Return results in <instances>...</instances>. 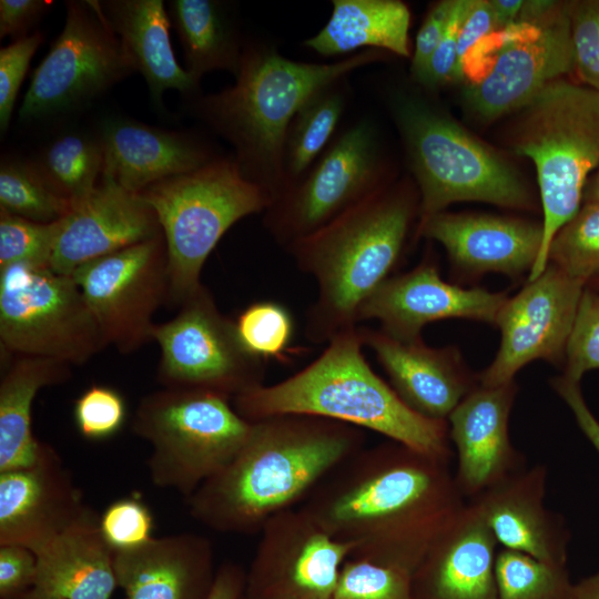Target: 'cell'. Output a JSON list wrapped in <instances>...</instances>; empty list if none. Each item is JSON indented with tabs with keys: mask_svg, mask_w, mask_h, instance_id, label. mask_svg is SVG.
<instances>
[{
	"mask_svg": "<svg viewBox=\"0 0 599 599\" xmlns=\"http://www.w3.org/2000/svg\"><path fill=\"white\" fill-rule=\"evenodd\" d=\"M450 459L390 439L364 446L300 507L349 549V558L412 575L466 505Z\"/></svg>",
	"mask_w": 599,
	"mask_h": 599,
	"instance_id": "1",
	"label": "cell"
},
{
	"mask_svg": "<svg viewBox=\"0 0 599 599\" xmlns=\"http://www.w3.org/2000/svg\"><path fill=\"white\" fill-rule=\"evenodd\" d=\"M364 446L362 428L326 418L287 414L254 422L233 459L185 499L189 514L216 532L260 534Z\"/></svg>",
	"mask_w": 599,
	"mask_h": 599,
	"instance_id": "2",
	"label": "cell"
},
{
	"mask_svg": "<svg viewBox=\"0 0 599 599\" xmlns=\"http://www.w3.org/2000/svg\"><path fill=\"white\" fill-rule=\"evenodd\" d=\"M416 217L418 191L386 184L286 248L296 266L317 283L305 321L311 342L327 344L357 327L362 304L390 277Z\"/></svg>",
	"mask_w": 599,
	"mask_h": 599,
	"instance_id": "3",
	"label": "cell"
},
{
	"mask_svg": "<svg viewBox=\"0 0 599 599\" xmlns=\"http://www.w3.org/2000/svg\"><path fill=\"white\" fill-rule=\"evenodd\" d=\"M382 59V50H364L329 63L288 59L274 48H243L235 83L199 99L200 118L235 150L246 179L271 202L283 189V152L288 126L317 91Z\"/></svg>",
	"mask_w": 599,
	"mask_h": 599,
	"instance_id": "4",
	"label": "cell"
},
{
	"mask_svg": "<svg viewBox=\"0 0 599 599\" xmlns=\"http://www.w3.org/2000/svg\"><path fill=\"white\" fill-rule=\"evenodd\" d=\"M358 326L332 338L305 368L273 385H258L232 398L235 410L254 423L276 415H308L384 435L419 451L451 457L447 420L407 406L368 365Z\"/></svg>",
	"mask_w": 599,
	"mask_h": 599,
	"instance_id": "5",
	"label": "cell"
},
{
	"mask_svg": "<svg viewBox=\"0 0 599 599\" xmlns=\"http://www.w3.org/2000/svg\"><path fill=\"white\" fill-rule=\"evenodd\" d=\"M521 110L514 149L535 164L544 214L534 281L548 265L552 238L580 210L587 176L599 165V92L558 79Z\"/></svg>",
	"mask_w": 599,
	"mask_h": 599,
	"instance_id": "6",
	"label": "cell"
},
{
	"mask_svg": "<svg viewBox=\"0 0 599 599\" xmlns=\"http://www.w3.org/2000/svg\"><path fill=\"white\" fill-rule=\"evenodd\" d=\"M140 194L155 212L166 246V304L179 307L203 285L202 268L226 231L271 204L270 195L244 176L234 158H214Z\"/></svg>",
	"mask_w": 599,
	"mask_h": 599,
	"instance_id": "7",
	"label": "cell"
},
{
	"mask_svg": "<svg viewBox=\"0 0 599 599\" xmlns=\"http://www.w3.org/2000/svg\"><path fill=\"white\" fill-rule=\"evenodd\" d=\"M393 112L418 187L417 225L455 202L530 206L514 170L441 111L405 94L395 98Z\"/></svg>",
	"mask_w": 599,
	"mask_h": 599,
	"instance_id": "8",
	"label": "cell"
},
{
	"mask_svg": "<svg viewBox=\"0 0 599 599\" xmlns=\"http://www.w3.org/2000/svg\"><path fill=\"white\" fill-rule=\"evenodd\" d=\"M251 429L231 397L204 389L163 387L141 398L132 419L151 447L152 484L185 499L233 459Z\"/></svg>",
	"mask_w": 599,
	"mask_h": 599,
	"instance_id": "9",
	"label": "cell"
},
{
	"mask_svg": "<svg viewBox=\"0 0 599 599\" xmlns=\"http://www.w3.org/2000/svg\"><path fill=\"white\" fill-rule=\"evenodd\" d=\"M0 346L6 354L82 365L108 343L72 275L16 263L0 268Z\"/></svg>",
	"mask_w": 599,
	"mask_h": 599,
	"instance_id": "10",
	"label": "cell"
},
{
	"mask_svg": "<svg viewBox=\"0 0 599 599\" xmlns=\"http://www.w3.org/2000/svg\"><path fill=\"white\" fill-rule=\"evenodd\" d=\"M386 185L376 129L359 120L344 130L305 175L264 211L263 224L285 250Z\"/></svg>",
	"mask_w": 599,
	"mask_h": 599,
	"instance_id": "11",
	"label": "cell"
},
{
	"mask_svg": "<svg viewBox=\"0 0 599 599\" xmlns=\"http://www.w3.org/2000/svg\"><path fill=\"white\" fill-rule=\"evenodd\" d=\"M65 8L64 27L24 94L23 121L71 112L135 71L100 1H68Z\"/></svg>",
	"mask_w": 599,
	"mask_h": 599,
	"instance_id": "12",
	"label": "cell"
},
{
	"mask_svg": "<svg viewBox=\"0 0 599 599\" xmlns=\"http://www.w3.org/2000/svg\"><path fill=\"white\" fill-rule=\"evenodd\" d=\"M158 382L165 388L204 389L231 398L263 384L265 362L241 345L234 319L224 315L204 285L177 314L155 324Z\"/></svg>",
	"mask_w": 599,
	"mask_h": 599,
	"instance_id": "13",
	"label": "cell"
},
{
	"mask_svg": "<svg viewBox=\"0 0 599 599\" xmlns=\"http://www.w3.org/2000/svg\"><path fill=\"white\" fill-rule=\"evenodd\" d=\"M72 276L108 345L130 354L153 341L152 317L169 293L163 234L91 261Z\"/></svg>",
	"mask_w": 599,
	"mask_h": 599,
	"instance_id": "14",
	"label": "cell"
},
{
	"mask_svg": "<svg viewBox=\"0 0 599 599\" xmlns=\"http://www.w3.org/2000/svg\"><path fill=\"white\" fill-rule=\"evenodd\" d=\"M244 599H332L349 549L301 507L281 511L260 531Z\"/></svg>",
	"mask_w": 599,
	"mask_h": 599,
	"instance_id": "15",
	"label": "cell"
},
{
	"mask_svg": "<svg viewBox=\"0 0 599 599\" xmlns=\"http://www.w3.org/2000/svg\"><path fill=\"white\" fill-rule=\"evenodd\" d=\"M585 286L548 264L540 276L507 298L495 321L501 333L500 347L478 376L479 385L509 384L521 367L536 359L562 365Z\"/></svg>",
	"mask_w": 599,
	"mask_h": 599,
	"instance_id": "16",
	"label": "cell"
},
{
	"mask_svg": "<svg viewBox=\"0 0 599 599\" xmlns=\"http://www.w3.org/2000/svg\"><path fill=\"white\" fill-rule=\"evenodd\" d=\"M502 31L506 44L491 71L465 92L470 110L484 120L521 110L573 69L568 2L536 26L516 22Z\"/></svg>",
	"mask_w": 599,
	"mask_h": 599,
	"instance_id": "17",
	"label": "cell"
},
{
	"mask_svg": "<svg viewBox=\"0 0 599 599\" xmlns=\"http://www.w3.org/2000/svg\"><path fill=\"white\" fill-rule=\"evenodd\" d=\"M92 510L59 453L45 443L32 464L0 471V545L35 552Z\"/></svg>",
	"mask_w": 599,
	"mask_h": 599,
	"instance_id": "18",
	"label": "cell"
},
{
	"mask_svg": "<svg viewBox=\"0 0 599 599\" xmlns=\"http://www.w3.org/2000/svg\"><path fill=\"white\" fill-rule=\"evenodd\" d=\"M505 293L464 288L444 281L437 265L425 260L412 271L387 278L361 306L357 321L376 319L399 341L422 338L430 322L469 318L495 324Z\"/></svg>",
	"mask_w": 599,
	"mask_h": 599,
	"instance_id": "19",
	"label": "cell"
},
{
	"mask_svg": "<svg viewBox=\"0 0 599 599\" xmlns=\"http://www.w3.org/2000/svg\"><path fill=\"white\" fill-rule=\"evenodd\" d=\"M161 234L156 214L141 194L101 175L92 193L62 219L49 265L72 275L91 261Z\"/></svg>",
	"mask_w": 599,
	"mask_h": 599,
	"instance_id": "20",
	"label": "cell"
},
{
	"mask_svg": "<svg viewBox=\"0 0 599 599\" xmlns=\"http://www.w3.org/2000/svg\"><path fill=\"white\" fill-rule=\"evenodd\" d=\"M517 385H477L447 418L448 435L457 450L455 479L469 499L526 467L512 446L508 420Z\"/></svg>",
	"mask_w": 599,
	"mask_h": 599,
	"instance_id": "21",
	"label": "cell"
},
{
	"mask_svg": "<svg viewBox=\"0 0 599 599\" xmlns=\"http://www.w3.org/2000/svg\"><path fill=\"white\" fill-rule=\"evenodd\" d=\"M497 545L479 510L466 504L412 572L414 599H498Z\"/></svg>",
	"mask_w": 599,
	"mask_h": 599,
	"instance_id": "22",
	"label": "cell"
},
{
	"mask_svg": "<svg viewBox=\"0 0 599 599\" xmlns=\"http://www.w3.org/2000/svg\"><path fill=\"white\" fill-rule=\"evenodd\" d=\"M390 379L393 389L418 414L447 420L456 406L479 384L454 347L433 348L422 338L399 341L382 329L358 327Z\"/></svg>",
	"mask_w": 599,
	"mask_h": 599,
	"instance_id": "23",
	"label": "cell"
},
{
	"mask_svg": "<svg viewBox=\"0 0 599 599\" xmlns=\"http://www.w3.org/2000/svg\"><path fill=\"white\" fill-rule=\"evenodd\" d=\"M547 468L536 464L512 474L469 500L502 548L567 567L569 531L545 506Z\"/></svg>",
	"mask_w": 599,
	"mask_h": 599,
	"instance_id": "24",
	"label": "cell"
},
{
	"mask_svg": "<svg viewBox=\"0 0 599 599\" xmlns=\"http://www.w3.org/2000/svg\"><path fill=\"white\" fill-rule=\"evenodd\" d=\"M416 235L443 244L450 261L463 272H498L510 277L531 271L542 243L541 224L447 212L419 223Z\"/></svg>",
	"mask_w": 599,
	"mask_h": 599,
	"instance_id": "25",
	"label": "cell"
},
{
	"mask_svg": "<svg viewBox=\"0 0 599 599\" xmlns=\"http://www.w3.org/2000/svg\"><path fill=\"white\" fill-rule=\"evenodd\" d=\"M114 570L125 599H207L217 568L209 538L180 532L114 552Z\"/></svg>",
	"mask_w": 599,
	"mask_h": 599,
	"instance_id": "26",
	"label": "cell"
},
{
	"mask_svg": "<svg viewBox=\"0 0 599 599\" xmlns=\"http://www.w3.org/2000/svg\"><path fill=\"white\" fill-rule=\"evenodd\" d=\"M102 175L140 194L163 180L202 167L214 158L193 139L129 119H110L101 128Z\"/></svg>",
	"mask_w": 599,
	"mask_h": 599,
	"instance_id": "27",
	"label": "cell"
},
{
	"mask_svg": "<svg viewBox=\"0 0 599 599\" xmlns=\"http://www.w3.org/2000/svg\"><path fill=\"white\" fill-rule=\"evenodd\" d=\"M99 517L92 510L34 552L35 586L64 599H111L118 587L114 552L102 537Z\"/></svg>",
	"mask_w": 599,
	"mask_h": 599,
	"instance_id": "28",
	"label": "cell"
},
{
	"mask_svg": "<svg viewBox=\"0 0 599 599\" xmlns=\"http://www.w3.org/2000/svg\"><path fill=\"white\" fill-rule=\"evenodd\" d=\"M134 70L139 71L156 103L165 90L193 93L199 83L176 61L169 29L170 18L161 0L100 1Z\"/></svg>",
	"mask_w": 599,
	"mask_h": 599,
	"instance_id": "29",
	"label": "cell"
},
{
	"mask_svg": "<svg viewBox=\"0 0 599 599\" xmlns=\"http://www.w3.org/2000/svg\"><path fill=\"white\" fill-rule=\"evenodd\" d=\"M326 24L304 45L323 57L384 50L409 58L410 11L398 0H333Z\"/></svg>",
	"mask_w": 599,
	"mask_h": 599,
	"instance_id": "30",
	"label": "cell"
},
{
	"mask_svg": "<svg viewBox=\"0 0 599 599\" xmlns=\"http://www.w3.org/2000/svg\"><path fill=\"white\" fill-rule=\"evenodd\" d=\"M71 365L43 357L17 356L0 380V471L32 464L41 449L32 430V405L44 387L71 377Z\"/></svg>",
	"mask_w": 599,
	"mask_h": 599,
	"instance_id": "31",
	"label": "cell"
},
{
	"mask_svg": "<svg viewBox=\"0 0 599 599\" xmlns=\"http://www.w3.org/2000/svg\"><path fill=\"white\" fill-rule=\"evenodd\" d=\"M167 14L184 52L185 70L199 84L210 71L237 74L243 49L224 4L214 0H173Z\"/></svg>",
	"mask_w": 599,
	"mask_h": 599,
	"instance_id": "32",
	"label": "cell"
},
{
	"mask_svg": "<svg viewBox=\"0 0 599 599\" xmlns=\"http://www.w3.org/2000/svg\"><path fill=\"white\" fill-rule=\"evenodd\" d=\"M346 103L345 78L317 91L295 114L285 136L282 191L301 180L331 144Z\"/></svg>",
	"mask_w": 599,
	"mask_h": 599,
	"instance_id": "33",
	"label": "cell"
},
{
	"mask_svg": "<svg viewBox=\"0 0 599 599\" xmlns=\"http://www.w3.org/2000/svg\"><path fill=\"white\" fill-rule=\"evenodd\" d=\"M57 194L77 205L98 185L103 172L101 143L80 133L63 134L33 163Z\"/></svg>",
	"mask_w": 599,
	"mask_h": 599,
	"instance_id": "34",
	"label": "cell"
},
{
	"mask_svg": "<svg viewBox=\"0 0 599 599\" xmlns=\"http://www.w3.org/2000/svg\"><path fill=\"white\" fill-rule=\"evenodd\" d=\"M72 204L47 183L32 162L7 159L0 166V210L38 222L53 223L72 211Z\"/></svg>",
	"mask_w": 599,
	"mask_h": 599,
	"instance_id": "35",
	"label": "cell"
},
{
	"mask_svg": "<svg viewBox=\"0 0 599 599\" xmlns=\"http://www.w3.org/2000/svg\"><path fill=\"white\" fill-rule=\"evenodd\" d=\"M495 579L498 599H572L567 567L538 560L521 551H497Z\"/></svg>",
	"mask_w": 599,
	"mask_h": 599,
	"instance_id": "36",
	"label": "cell"
},
{
	"mask_svg": "<svg viewBox=\"0 0 599 599\" xmlns=\"http://www.w3.org/2000/svg\"><path fill=\"white\" fill-rule=\"evenodd\" d=\"M548 264L585 285L599 277V204L585 203L557 232Z\"/></svg>",
	"mask_w": 599,
	"mask_h": 599,
	"instance_id": "37",
	"label": "cell"
},
{
	"mask_svg": "<svg viewBox=\"0 0 599 599\" xmlns=\"http://www.w3.org/2000/svg\"><path fill=\"white\" fill-rule=\"evenodd\" d=\"M234 325L243 348L263 362L284 358L294 336L290 309L274 301L247 305L234 319Z\"/></svg>",
	"mask_w": 599,
	"mask_h": 599,
	"instance_id": "38",
	"label": "cell"
},
{
	"mask_svg": "<svg viewBox=\"0 0 599 599\" xmlns=\"http://www.w3.org/2000/svg\"><path fill=\"white\" fill-rule=\"evenodd\" d=\"M61 225L62 220L38 223L0 210V268L16 263L49 265Z\"/></svg>",
	"mask_w": 599,
	"mask_h": 599,
	"instance_id": "39",
	"label": "cell"
},
{
	"mask_svg": "<svg viewBox=\"0 0 599 599\" xmlns=\"http://www.w3.org/2000/svg\"><path fill=\"white\" fill-rule=\"evenodd\" d=\"M332 599H414L410 573L348 558Z\"/></svg>",
	"mask_w": 599,
	"mask_h": 599,
	"instance_id": "40",
	"label": "cell"
},
{
	"mask_svg": "<svg viewBox=\"0 0 599 599\" xmlns=\"http://www.w3.org/2000/svg\"><path fill=\"white\" fill-rule=\"evenodd\" d=\"M562 377L579 383L599 368V292L585 286L565 352Z\"/></svg>",
	"mask_w": 599,
	"mask_h": 599,
	"instance_id": "41",
	"label": "cell"
},
{
	"mask_svg": "<svg viewBox=\"0 0 599 599\" xmlns=\"http://www.w3.org/2000/svg\"><path fill=\"white\" fill-rule=\"evenodd\" d=\"M73 417L82 437L89 440L108 439L124 425L125 399L111 386L92 384L75 399Z\"/></svg>",
	"mask_w": 599,
	"mask_h": 599,
	"instance_id": "42",
	"label": "cell"
},
{
	"mask_svg": "<svg viewBox=\"0 0 599 599\" xmlns=\"http://www.w3.org/2000/svg\"><path fill=\"white\" fill-rule=\"evenodd\" d=\"M99 527L113 552L136 549L153 538L154 518L139 497L119 498L103 510Z\"/></svg>",
	"mask_w": 599,
	"mask_h": 599,
	"instance_id": "43",
	"label": "cell"
},
{
	"mask_svg": "<svg viewBox=\"0 0 599 599\" xmlns=\"http://www.w3.org/2000/svg\"><path fill=\"white\" fill-rule=\"evenodd\" d=\"M573 69L588 88L599 92V0L568 2Z\"/></svg>",
	"mask_w": 599,
	"mask_h": 599,
	"instance_id": "44",
	"label": "cell"
},
{
	"mask_svg": "<svg viewBox=\"0 0 599 599\" xmlns=\"http://www.w3.org/2000/svg\"><path fill=\"white\" fill-rule=\"evenodd\" d=\"M43 37L35 32L0 50V130L6 133L12 116L16 99L29 63Z\"/></svg>",
	"mask_w": 599,
	"mask_h": 599,
	"instance_id": "45",
	"label": "cell"
},
{
	"mask_svg": "<svg viewBox=\"0 0 599 599\" xmlns=\"http://www.w3.org/2000/svg\"><path fill=\"white\" fill-rule=\"evenodd\" d=\"M471 2L473 0H455L445 33L430 58L422 85L435 89L463 79L458 62L457 42L463 20Z\"/></svg>",
	"mask_w": 599,
	"mask_h": 599,
	"instance_id": "46",
	"label": "cell"
},
{
	"mask_svg": "<svg viewBox=\"0 0 599 599\" xmlns=\"http://www.w3.org/2000/svg\"><path fill=\"white\" fill-rule=\"evenodd\" d=\"M37 581V556L23 546L0 545V599H18Z\"/></svg>",
	"mask_w": 599,
	"mask_h": 599,
	"instance_id": "47",
	"label": "cell"
},
{
	"mask_svg": "<svg viewBox=\"0 0 599 599\" xmlns=\"http://www.w3.org/2000/svg\"><path fill=\"white\" fill-rule=\"evenodd\" d=\"M454 6L455 0H444L434 4L418 30L410 72L419 84L423 83L430 58L445 33Z\"/></svg>",
	"mask_w": 599,
	"mask_h": 599,
	"instance_id": "48",
	"label": "cell"
},
{
	"mask_svg": "<svg viewBox=\"0 0 599 599\" xmlns=\"http://www.w3.org/2000/svg\"><path fill=\"white\" fill-rule=\"evenodd\" d=\"M53 2L43 0H1L0 37H13L16 40L27 37Z\"/></svg>",
	"mask_w": 599,
	"mask_h": 599,
	"instance_id": "49",
	"label": "cell"
},
{
	"mask_svg": "<svg viewBox=\"0 0 599 599\" xmlns=\"http://www.w3.org/2000/svg\"><path fill=\"white\" fill-rule=\"evenodd\" d=\"M495 31H498V27L490 0H473L458 34L457 54L460 71L461 61L468 51L479 40Z\"/></svg>",
	"mask_w": 599,
	"mask_h": 599,
	"instance_id": "50",
	"label": "cell"
},
{
	"mask_svg": "<svg viewBox=\"0 0 599 599\" xmlns=\"http://www.w3.org/2000/svg\"><path fill=\"white\" fill-rule=\"evenodd\" d=\"M554 389L571 409L578 426L599 454V422L586 404L579 383L559 376L551 382Z\"/></svg>",
	"mask_w": 599,
	"mask_h": 599,
	"instance_id": "51",
	"label": "cell"
},
{
	"mask_svg": "<svg viewBox=\"0 0 599 599\" xmlns=\"http://www.w3.org/2000/svg\"><path fill=\"white\" fill-rule=\"evenodd\" d=\"M245 575L246 571L238 564L231 561L222 564L216 570L207 599H242Z\"/></svg>",
	"mask_w": 599,
	"mask_h": 599,
	"instance_id": "52",
	"label": "cell"
},
{
	"mask_svg": "<svg viewBox=\"0 0 599 599\" xmlns=\"http://www.w3.org/2000/svg\"><path fill=\"white\" fill-rule=\"evenodd\" d=\"M560 3L561 2L548 0L524 1L516 22L536 26L548 18L560 6Z\"/></svg>",
	"mask_w": 599,
	"mask_h": 599,
	"instance_id": "53",
	"label": "cell"
},
{
	"mask_svg": "<svg viewBox=\"0 0 599 599\" xmlns=\"http://www.w3.org/2000/svg\"><path fill=\"white\" fill-rule=\"evenodd\" d=\"M498 31L517 21L524 1L521 0H490Z\"/></svg>",
	"mask_w": 599,
	"mask_h": 599,
	"instance_id": "54",
	"label": "cell"
},
{
	"mask_svg": "<svg viewBox=\"0 0 599 599\" xmlns=\"http://www.w3.org/2000/svg\"><path fill=\"white\" fill-rule=\"evenodd\" d=\"M572 599H599V571L573 585Z\"/></svg>",
	"mask_w": 599,
	"mask_h": 599,
	"instance_id": "55",
	"label": "cell"
},
{
	"mask_svg": "<svg viewBox=\"0 0 599 599\" xmlns=\"http://www.w3.org/2000/svg\"><path fill=\"white\" fill-rule=\"evenodd\" d=\"M585 203L599 204V169L583 191Z\"/></svg>",
	"mask_w": 599,
	"mask_h": 599,
	"instance_id": "56",
	"label": "cell"
},
{
	"mask_svg": "<svg viewBox=\"0 0 599 599\" xmlns=\"http://www.w3.org/2000/svg\"><path fill=\"white\" fill-rule=\"evenodd\" d=\"M18 599H64V598L53 591H50L42 587L34 586L31 590H29L27 593H24L22 597Z\"/></svg>",
	"mask_w": 599,
	"mask_h": 599,
	"instance_id": "57",
	"label": "cell"
},
{
	"mask_svg": "<svg viewBox=\"0 0 599 599\" xmlns=\"http://www.w3.org/2000/svg\"><path fill=\"white\" fill-rule=\"evenodd\" d=\"M587 286L593 288L595 291L599 292V277L592 280L587 284Z\"/></svg>",
	"mask_w": 599,
	"mask_h": 599,
	"instance_id": "58",
	"label": "cell"
},
{
	"mask_svg": "<svg viewBox=\"0 0 599 599\" xmlns=\"http://www.w3.org/2000/svg\"><path fill=\"white\" fill-rule=\"evenodd\" d=\"M242 599H244V598L242 597Z\"/></svg>",
	"mask_w": 599,
	"mask_h": 599,
	"instance_id": "59",
	"label": "cell"
}]
</instances>
